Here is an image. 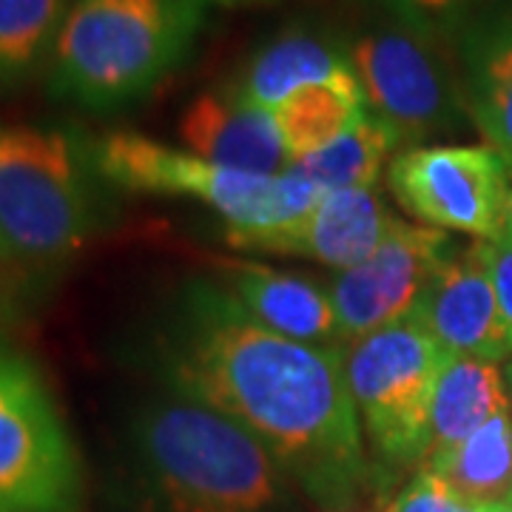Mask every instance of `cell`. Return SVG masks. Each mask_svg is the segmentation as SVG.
Masks as SVG:
<instances>
[{"label": "cell", "instance_id": "cell-25", "mask_svg": "<svg viewBox=\"0 0 512 512\" xmlns=\"http://www.w3.org/2000/svg\"><path fill=\"white\" fill-rule=\"evenodd\" d=\"M504 237L512 239V188H510V202H507V225H504Z\"/></svg>", "mask_w": 512, "mask_h": 512}, {"label": "cell", "instance_id": "cell-14", "mask_svg": "<svg viewBox=\"0 0 512 512\" xmlns=\"http://www.w3.org/2000/svg\"><path fill=\"white\" fill-rule=\"evenodd\" d=\"M220 274L222 285L259 325L316 348L345 345L330 291L316 279L251 259H222Z\"/></svg>", "mask_w": 512, "mask_h": 512}, {"label": "cell", "instance_id": "cell-10", "mask_svg": "<svg viewBox=\"0 0 512 512\" xmlns=\"http://www.w3.org/2000/svg\"><path fill=\"white\" fill-rule=\"evenodd\" d=\"M453 239L430 225L393 220L382 245L362 265L339 271L328 291L345 345L416 311L421 293L453 256Z\"/></svg>", "mask_w": 512, "mask_h": 512}, {"label": "cell", "instance_id": "cell-29", "mask_svg": "<svg viewBox=\"0 0 512 512\" xmlns=\"http://www.w3.org/2000/svg\"><path fill=\"white\" fill-rule=\"evenodd\" d=\"M342 512H362V510H342ZM367 512H387V510H382V507H379V510H367Z\"/></svg>", "mask_w": 512, "mask_h": 512}, {"label": "cell", "instance_id": "cell-6", "mask_svg": "<svg viewBox=\"0 0 512 512\" xmlns=\"http://www.w3.org/2000/svg\"><path fill=\"white\" fill-rule=\"evenodd\" d=\"M447 350L416 316L345 345V373L362 433L384 467L424 464L430 402Z\"/></svg>", "mask_w": 512, "mask_h": 512}, {"label": "cell", "instance_id": "cell-15", "mask_svg": "<svg viewBox=\"0 0 512 512\" xmlns=\"http://www.w3.org/2000/svg\"><path fill=\"white\" fill-rule=\"evenodd\" d=\"M237 86L251 103L274 111L308 86H359V80L350 55L336 43L305 29H291L256 52Z\"/></svg>", "mask_w": 512, "mask_h": 512}, {"label": "cell", "instance_id": "cell-19", "mask_svg": "<svg viewBox=\"0 0 512 512\" xmlns=\"http://www.w3.org/2000/svg\"><path fill=\"white\" fill-rule=\"evenodd\" d=\"M367 117L362 86H308L274 109L291 165L330 146Z\"/></svg>", "mask_w": 512, "mask_h": 512}, {"label": "cell", "instance_id": "cell-26", "mask_svg": "<svg viewBox=\"0 0 512 512\" xmlns=\"http://www.w3.org/2000/svg\"><path fill=\"white\" fill-rule=\"evenodd\" d=\"M504 382H507V393H510V404H512V359L504 367Z\"/></svg>", "mask_w": 512, "mask_h": 512}, {"label": "cell", "instance_id": "cell-17", "mask_svg": "<svg viewBox=\"0 0 512 512\" xmlns=\"http://www.w3.org/2000/svg\"><path fill=\"white\" fill-rule=\"evenodd\" d=\"M421 470L441 476L478 504H501L512 490V407L478 427L470 439L433 456Z\"/></svg>", "mask_w": 512, "mask_h": 512}, {"label": "cell", "instance_id": "cell-8", "mask_svg": "<svg viewBox=\"0 0 512 512\" xmlns=\"http://www.w3.org/2000/svg\"><path fill=\"white\" fill-rule=\"evenodd\" d=\"M83 473L43 376L0 348V512H77Z\"/></svg>", "mask_w": 512, "mask_h": 512}, {"label": "cell", "instance_id": "cell-7", "mask_svg": "<svg viewBox=\"0 0 512 512\" xmlns=\"http://www.w3.org/2000/svg\"><path fill=\"white\" fill-rule=\"evenodd\" d=\"M348 55L367 114L390 128L399 143L436 137L470 114L464 80L430 29L393 20L365 32Z\"/></svg>", "mask_w": 512, "mask_h": 512}, {"label": "cell", "instance_id": "cell-13", "mask_svg": "<svg viewBox=\"0 0 512 512\" xmlns=\"http://www.w3.org/2000/svg\"><path fill=\"white\" fill-rule=\"evenodd\" d=\"M180 140L191 154L222 168L262 177H276L291 168L274 111L251 103L239 86L197 94L180 117Z\"/></svg>", "mask_w": 512, "mask_h": 512}, {"label": "cell", "instance_id": "cell-4", "mask_svg": "<svg viewBox=\"0 0 512 512\" xmlns=\"http://www.w3.org/2000/svg\"><path fill=\"white\" fill-rule=\"evenodd\" d=\"M92 228V191L72 137L60 128H0V256L57 265Z\"/></svg>", "mask_w": 512, "mask_h": 512}, {"label": "cell", "instance_id": "cell-3", "mask_svg": "<svg viewBox=\"0 0 512 512\" xmlns=\"http://www.w3.org/2000/svg\"><path fill=\"white\" fill-rule=\"evenodd\" d=\"M208 0H74L52 49V89L94 111L146 97L194 46Z\"/></svg>", "mask_w": 512, "mask_h": 512}, {"label": "cell", "instance_id": "cell-16", "mask_svg": "<svg viewBox=\"0 0 512 512\" xmlns=\"http://www.w3.org/2000/svg\"><path fill=\"white\" fill-rule=\"evenodd\" d=\"M507 407L512 404L501 367L473 356L447 353L430 402V444L424 464L470 439L478 427Z\"/></svg>", "mask_w": 512, "mask_h": 512}, {"label": "cell", "instance_id": "cell-20", "mask_svg": "<svg viewBox=\"0 0 512 512\" xmlns=\"http://www.w3.org/2000/svg\"><path fill=\"white\" fill-rule=\"evenodd\" d=\"M402 146L399 137L382 126L376 117L367 114L365 120L330 146L313 151L296 160L288 168L305 177L319 191H345V188H370L376 185L387 157Z\"/></svg>", "mask_w": 512, "mask_h": 512}, {"label": "cell", "instance_id": "cell-9", "mask_svg": "<svg viewBox=\"0 0 512 512\" xmlns=\"http://www.w3.org/2000/svg\"><path fill=\"white\" fill-rule=\"evenodd\" d=\"M396 202L421 225L476 239L504 237L510 163L493 146H419L387 168Z\"/></svg>", "mask_w": 512, "mask_h": 512}, {"label": "cell", "instance_id": "cell-24", "mask_svg": "<svg viewBox=\"0 0 512 512\" xmlns=\"http://www.w3.org/2000/svg\"><path fill=\"white\" fill-rule=\"evenodd\" d=\"M484 251H487V265H490V276H493L501 322H504L512 342V239H484Z\"/></svg>", "mask_w": 512, "mask_h": 512}, {"label": "cell", "instance_id": "cell-21", "mask_svg": "<svg viewBox=\"0 0 512 512\" xmlns=\"http://www.w3.org/2000/svg\"><path fill=\"white\" fill-rule=\"evenodd\" d=\"M69 0H0V86L26 80L55 49Z\"/></svg>", "mask_w": 512, "mask_h": 512}, {"label": "cell", "instance_id": "cell-1", "mask_svg": "<svg viewBox=\"0 0 512 512\" xmlns=\"http://www.w3.org/2000/svg\"><path fill=\"white\" fill-rule=\"evenodd\" d=\"M148 348L165 387L245 424L319 504L342 512L367 493L373 467L345 348L268 330L208 279H188L165 302Z\"/></svg>", "mask_w": 512, "mask_h": 512}, {"label": "cell", "instance_id": "cell-27", "mask_svg": "<svg viewBox=\"0 0 512 512\" xmlns=\"http://www.w3.org/2000/svg\"><path fill=\"white\" fill-rule=\"evenodd\" d=\"M493 512H512V501H501V504H495Z\"/></svg>", "mask_w": 512, "mask_h": 512}, {"label": "cell", "instance_id": "cell-30", "mask_svg": "<svg viewBox=\"0 0 512 512\" xmlns=\"http://www.w3.org/2000/svg\"><path fill=\"white\" fill-rule=\"evenodd\" d=\"M507 501H512V490H510V498H507Z\"/></svg>", "mask_w": 512, "mask_h": 512}, {"label": "cell", "instance_id": "cell-28", "mask_svg": "<svg viewBox=\"0 0 512 512\" xmlns=\"http://www.w3.org/2000/svg\"><path fill=\"white\" fill-rule=\"evenodd\" d=\"M220 3H256V0H220Z\"/></svg>", "mask_w": 512, "mask_h": 512}, {"label": "cell", "instance_id": "cell-18", "mask_svg": "<svg viewBox=\"0 0 512 512\" xmlns=\"http://www.w3.org/2000/svg\"><path fill=\"white\" fill-rule=\"evenodd\" d=\"M464 92L470 117L512 168V20L473 46Z\"/></svg>", "mask_w": 512, "mask_h": 512}, {"label": "cell", "instance_id": "cell-11", "mask_svg": "<svg viewBox=\"0 0 512 512\" xmlns=\"http://www.w3.org/2000/svg\"><path fill=\"white\" fill-rule=\"evenodd\" d=\"M393 220L396 217L387 214L382 194L370 185L322 191L302 220L262 231H225V239L239 251L305 256L336 271H348L382 245Z\"/></svg>", "mask_w": 512, "mask_h": 512}, {"label": "cell", "instance_id": "cell-2", "mask_svg": "<svg viewBox=\"0 0 512 512\" xmlns=\"http://www.w3.org/2000/svg\"><path fill=\"white\" fill-rule=\"evenodd\" d=\"M128 467L143 512H279L288 470L237 419L174 387L134 407Z\"/></svg>", "mask_w": 512, "mask_h": 512}, {"label": "cell", "instance_id": "cell-23", "mask_svg": "<svg viewBox=\"0 0 512 512\" xmlns=\"http://www.w3.org/2000/svg\"><path fill=\"white\" fill-rule=\"evenodd\" d=\"M373 3H379L396 20L430 29V32L439 35L444 23L456 20L476 0H373Z\"/></svg>", "mask_w": 512, "mask_h": 512}, {"label": "cell", "instance_id": "cell-5", "mask_svg": "<svg viewBox=\"0 0 512 512\" xmlns=\"http://www.w3.org/2000/svg\"><path fill=\"white\" fill-rule=\"evenodd\" d=\"M92 165L106 183L131 194L191 197L202 202L222 214L225 231L282 228L302 220L322 194L293 171L262 177L222 168L137 131H111L94 140Z\"/></svg>", "mask_w": 512, "mask_h": 512}, {"label": "cell", "instance_id": "cell-12", "mask_svg": "<svg viewBox=\"0 0 512 512\" xmlns=\"http://www.w3.org/2000/svg\"><path fill=\"white\" fill-rule=\"evenodd\" d=\"M410 316H416L447 353L495 365L512 359V342L498 311L484 239L461 254L453 251Z\"/></svg>", "mask_w": 512, "mask_h": 512}, {"label": "cell", "instance_id": "cell-22", "mask_svg": "<svg viewBox=\"0 0 512 512\" xmlns=\"http://www.w3.org/2000/svg\"><path fill=\"white\" fill-rule=\"evenodd\" d=\"M387 512H493L490 504L470 501L456 493L447 481L430 470H419L402 493L393 498Z\"/></svg>", "mask_w": 512, "mask_h": 512}]
</instances>
